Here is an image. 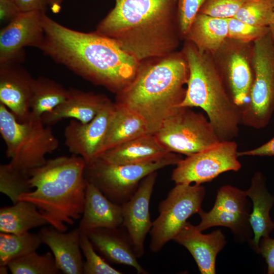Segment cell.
I'll return each mask as SVG.
<instances>
[{
	"label": "cell",
	"mask_w": 274,
	"mask_h": 274,
	"mask_svg": "<svg viewBox=\"0 0 274 274\" xmlns=\"http://www.w3.org/2000/svg\"><path fill=\"white\" fill-rule=\"evenodd\" d=\"M44 38L39 48L56 63L115 93L135 78L140 61L113 40L96 31L70 28L44 14Z\"/></svg>",
	"instance_id": "1"
},
{
	"label": "cell",
	"mask_w": 274,
	"mask_h": 274,
	"mask_svg": "<svg viewBox=\"0 0 274 274\" xmlns=\"http://www.w3.org/2000/svg\"><path fill=\"white\" fill-rule=\"evenodd\" d=\"M97 32L139 61L177 51L182 40L178 0H114Z\"/></svg>",
	"instance_id": "2"
},
{
	"label": "cell",
	"mask_w": 274,
	"mask_h": 274,
	"mask_svg": "<svg viewBox=\"0 0 274 274\" xmlns=\"http://www.w3.org/2000/svg\"><path fill=\"white\" fill-rule=\"evenodd\" d=\"M188 77V63L181 51L144 60L132 82L116 94L115 102L141 116L149 133L154 134L180 108Z\"/></svg>",
	"instance_id": "3"
},
{
	"label": "cell",
	"mask_w": 274,
	"mask_h": 274,
	"mask_svg": "<svg viewBox=\"0 0 274 274\" xmlns=\"http://www.w3.org/2000/svg\"><path fill=\"white\" fill-rule=\"evenodd\" d=\"M86 162L73 155L47 160L29 173L33 191L22 194L19 200L35 204L49 224L65 232L81 219L84 209L87 181Z\"/></svg>",
	"instance_id": "4"
},
{
	"label": "cell",
	"mask_w": 274,
	"mask_h": 274,
	"mask_svg": "<svg viewBox=\"0 0 274 274\" xmlns=\"http://www.w3.org/2000/svg\"><path fill=\"white\" fill-rule=\"evenodd\" d=\"M181 51L188 63L189 77L185 96L179 107L201 108L219 140H233L239 134L242 109L228 93L212 54L199 51L187 40Z\"/></svg>",
	"instance_id": "5"
},
{
	"label": "cell",
	"mask_w": 274,
	"mask_h": 274,
	"mask_svg": "<svg viewBox=\"0 0 274 274\" xmlns=\"http://www.w3.org/2000/svg\"><path fill=\"white\" fill-rule=\"evenodd\" d=\"M0 133L7 147L6 156L14 168L29 174L46 161V155L59 146L50 126L41 118L20 122L0 103Z\"/></svg>",
	"instance_id": "6"
},
{
	"label": "cell",
	"mask_w": 274,
	"mask_h": 274,
	"mask_svg": "<svg viewBox=\"0 0 274 274\" xmlns=\"http://www.w3.org/2000/svg\"><path fill=\"white\" fill-rule=\"evenodd\" d=\"M182 159L179 154L170 153L156 161L113 164L98 158L86 164L84 176L109 200L122 205L132 196L144 178L165 166L176 165Z\"/></svg>",
	"instance_id": "7"
},
{
	"label": "cell",
	"mask_w": 274,
	"mask_h": 274,
	"mask_svg": "<svg viewBox=\"0 0 274 274\" xmlns=\"http://www.w3.org/2000/svg\"><path fill=\"white\" fill-rule=\"evenodd\" d=\"M253 81L249 100L242 108L241 124L260 129L274 114V42L270 32L253 42Z\"/></svg>",
	"instance_id": "8"
},
{
	"label": "cell",
	"mask_w": 274,
	"mask_h": 274,
	"mask_svg": "<svg viewBox=\"0 0 274 274\" xmlns=\"http://www.w3.org/2000/svg\"><path fill=\"white\" fill-rule=\"evenodd\" d=\"M190 108H178L154 134L169 152L188 156L220 141L208 118Z\"/></svg>",
	"instance_id": "9"
},
{
	"label": "cell",
	"mask_w": 274,
	"mask_h": 274,
	"mask_svg": "<svg viewBox=\"0 0 274 274\" xmlns=\"http://www.w3.org/2000/svg\"><path fill=\"white\" fill-rule=\"evenodd\" d=\"M205 193V188L201 184H176L160 202L159 216L153 222L150 231L152 252H159L168 242L174 239L187 219L198 213L202 209Z\"/></svg>",
	"instance_id": "10"
},
{
	"label": "cell",
	"mask_w": 274,
	"mask_h": 274,
	"mask_svg": "<svg viewBox=\"0 0 274 274\" xmlns=\"http://www.w3.org/2000/svg\"><path fill=\"white\" fill-rule=\"evenodd\" d=\"M237 145L232 141H220L197 153L182 159L172 174L176 184H201L220 174L239 170Z\"/></svg>",
	"instance_id": "11"
},
{
	"label": "cell",
	"mask_w": 274,
	"mask_h": 274,
	"mask_svg": "<svg viewBox=\"0 0 274 274\" xmlns=\"http://www.w3.org/2000/svg\"><path fill=\"white\" fill-rule=\"evenodd\" d=\"M253 44L227 38L212 54L228 93L241 109L249 101L253 81Z\"/></svg>",
	"instance_id": "12"
},
{
	"label": "cell",
	"mask_w": 274,
	"mask_h": 274,
	"mask_svg": "<svg viewBox=\"0 0 274 274\" xmlns=\"http://www.w3.org/2000/svg\"><path fill=\"white\" fill-rule=\"evenodd\" d=\"M45 11L20 12L0 32V63H21L24 48L39 49L44 38Z\"/></svg>",
	"instance_id": "13"
},
{
	"label": "cell",
	"mask_w": 274,
	"mask_h": 274,
	"mask_svg": "<svg viewBox=\"0 0 274 274\" xmlns=\"http://www.w3.org/2000/svg\"><path fill=\"white\" fill-rule=\"evenodd\" d=\"M114 109L115 102L110 99L90 122L72 119L64 131L70 152L81 157L86 163L98 158L103 152Z\"/></svg>",
	"instance_id": "14"
},
{
	"label": "cell",
	"mask_w": 274,
	"mask_h": 274,
	"mask_svg": "<svg viewBox=\"0 0 274 274\" xmlns=\"http://www.w3.org/2000/svg\"><path fill=\"white\" fill-rule=\"evenodd\" d=\"M246 191L230 185L219 188L213 208L208 212H198L201 221L196 226L202 231L210 227L222 226L229 228L234 233H241L249 223Z\"/></svg>",
	"instance_id": "15"
},
{
	"label": "cell",
	"mask_w": 274,
	"mask_h": 274,
	"mask_svg": "<svg viewBox=\"0 0 274 274\" xmlns=\"http://www.w3.org/2000/svg\"><path fill=\"white\" fill-rule=\"evenodd\" d=\"M152 173L141 182L132 196L122 206L124 227L138 257L144 253L146 237L152 228L149 205L157 177Z\"/></svg>",
	"instance_id": "16"
},
{
	"label": "cell",
	"mask_w": 274,
	"mask_h": 274,
	"mask_svg": "<svg viewBox=\"0 0 274 274\" xmlns=\"http://www.w3.org/2000/svg\"><path fill=\"white\" fill-rule=\"evenodd\" d=\"M18 62L0 63V103L17 121L30 119V101L35 79Z\"/></svg>",
	"instance_id": "17"
},
{
	"label": "cell",
	"mask_w": 274,
	"mask_h": 274,
	"mask_svg": "<svg viewBox=\"0 0 274 274\" xmlns=\"http://www.w3.org/2000/svg\"><path fill=\"white\" fill-rule=\"evenodd\" d=\"M186 248L193 256L201 274L216 273L217 254L226 244L220 229L203 234L196 226L187 222L174 239Z\"/></svg>",
	"instance_id": "18"
},
{
	"label": "cell",
	"mask_w": 274,
	"mask_h": 274,
	"mask_svg": "<svg viewBox=\"0 0 274 274\" xmlns=\"http://www.w3.org/2000/svg\"><path fill=\"white\" fill-rule=\"evenodd\" d=\"M122 206L109 200L92 183L87 181L84 209L78 227L86 234L96 228L122 226Z\"/></svg>",
	"instance_id": "19"
},
{
	"label": "cell",
	"mask_w": 274,
	"mask_h": 274,
	"mask_svg": "<svg viewBox=\"0 0 274 274\" xmlns=\"http://www.w3.org/2000/svg\"><path fill=\"white\" fill-rule=\"evenodd\" d=\"M109 100L103 94L70 88L66 99L52 111L43 114L41 119L44 124L50 126L65 118L88 123Z\"/></svg>",
	"instance_id": "20"
},
{
	"label": "cell",
	"mask_w": 274,
	"mask_h": 274,
	"mask_svg": "<svg viewBox=\"0 0 274 274\" xmlns=\"http://www.w3.org/2000/svg\"><path fill=\"white\" fill-rule=\"evenodd\" d=\"M42 243L48 246L60 271L65 274H82L84 261L78 228L62 232L51 226L42 228L38 233Z\"/></svg>",
	"instance_id": "21"
},
{
	"label": "cell",
	"mask_w": 274,
	"mask_h": 274,
	"mask_svg": "<svg viewBox=\"0 0 274 274\" xmlns=\"http://www.w3.org/2000/svg\"><path fill=\"white\" fill-rule=\"evenodd\" d=\"M95 250L109 262L133 267L140 274L148 272L140 264L128 234L119 229L99 228L86 234Z\"/></svg>",
	"instance_id": "22"
},
{
	"label": "cell",
	"mask_w": 274,
	"mask_h": 274,
	"mask_svg": "<svg viewBox=\"0 0 274 274\" xmlns=\"http://www.w3.org/2000/svg\"><path fill=\"white\" fill-rule=\"evenodd\" d=\"M245 191L253 202L249 221L254 233L252 245L258 252L261 238L268 236L274 229V222L269 214L274 204V196L268 191L265 177L259 172L254 174L250 186Z\"/></svg>",
	"instance_id": "23"
},
{
	"label": "cell",
	"mask_w": 274,
	"mask_h": 274,
	"mask_svg": "<svg viewBox=\"0 0 274 274\" xmlns=\"http://www.w3.org/2000/svg\"><path fill=\"white\" fill-rule=\"evenodd\" d=\"M170 153L154 134L147 133L105 151L98 158L113 164H137L156 161Z\"/></svg>",
	"instance_id": "24"
},
{
	"label": "cell",
	"mask_w": 274,
	"mask_h": 274,
	"mask_svg": "<svg viewBox=\"0 0 274 274\" xmlns=\"http://www.w3.org/2000/svg\"><path fill=\"white\" fill-rule=\"evenodd\" d=\"M227 38L226 19L198 13L184 40L193 43L199 51L213 54Z\"/></svg>",
	"instance_id": "25"
},
{
	"label": "cell",
	"mask_w": 274,
	"mask_h": 274,
	"mask_svg": "<svg viewBox=\"0 0 274 274\" xmlns=\"http://www.w3.org/2000/svg\"><path fill=\"white\" fill-rule=\"evenodd\" d=\"M147 133H149L147 124L141 116L131 109L115 102L114 111L103 152Z\"/></svg>",
	"instance_id": "26"
},
{
	"label": "cell",
	"mask_w": 274,
	"mask_h": 274,
	"mask_svg": "<svg viewBox=\"0 0 274 274\" xmlns=\"http://www.w3.org/2000/svg\"><path fill=\"white\" fill-rule=\"evenodd\" d=\"M48 224L36 206L29 201L19 200L0 209L1 232L22 234Z\"/></svg>",
	"instance_id": "27"
},
{
	"label": "cell",
	"mask_w": 274,
	"mask_h": 274,
	"mask_svg": "<svg viewBox=\"0 0 274 274\" xmlns=\"http://www.w3.org/2000/svg\"><path fill=\"white\" fill-rule=\"evenodd\" d=\"M66 89L59 83L41 76L35 79L30 101V118H40L64 101L67 96Z\"/></svg>",
	"instance_id": "28"
},
{
	"label": "cell",
	"mask_w": 274,
	"mask_h": 274,
	"mask_svg": "<svg viewBox=\"0 0 274 274\" xmlns=\"http://www.w3.org/2000/svg\"><path fill=\"white\" fill-rule=\"evenodd\" d=\"M42 244L38 234L0 233V266H7L12 260L36 251Z\"/></svg>",
	"instance_id": "29"
},
{
	"label": "cell",
	"mask_w": 274,
	"mask_h": 274,
	"mask_svg": "<svg viewBox=\"0 0 274 274\" xmlns=\"http://www.w3.org/2000/svg\"><path fill=\"white\" fill-rule=\"evenodd\" d=\"M7 266L13 274H57L60 272L51 252L40 255L35 251L11 261Z\"/></svg>",
	"instance_id": "30"
},
{
	"label": "cell",
	"mask_w": 274,
	"mask_h": 274,
	"mask_svg": "<svg viewBox=\"0 0 274 274\" xmlns=\"http://www.w3.org/2000/svg\"><path fill=\"white\" fill-rule=\"evenodd\" d=\"M29 179V174L13 167L9 163L0 165V192L13 204L19 201L22 194L31 191Z\"/></svg>",
	"instance_id": "31"
},
{
	"label": "cell",
	"mask_w": 274,
	"mask_h": 274,
	"mask_svg": "<svg viewBox=\"0 0 274 274\" xmlns=\"http://www.w3.org/2000/svg\"><path fill=\"white\" fill-rule=\"evenodd\" d=\"M273 13L274 0H249L233 17L255 26L269 27Z\"/></svg>",
	"instance_id": "32"
},
{
	"label": "cell",
	"mask_w": 274,
	"mask_h": 274,
	"mask_svg": "<svg viewBox=\"0 0 274 274\" xmlns=\"http://www.w3.org/2000/svg\"><path fill=\"white\" fill-rule=\"evenodd\" d=\"M80 244L86 259L83 262V274L122 273L111 266L105 259L96 253L95 249L86 234L81 233Z\"/></svg>",
	"instance_id": "33"
},
{
	"label": "cell",
	"mask_w": 274,
	"mask_h": 274,
	"mask_svg": "<svg viewBox=\"0 0 274 274\" xmlns=\"http://www.w3.org/2000/svg\"><path fill=\"white\" fill-rule=\"evenodd\" d=\"M228 38L238 41L253 43L270 32L269 27L255 26L234 17L226 18Z\"/></svg>",
	"instance_id": "34"
},
{
	"label": "cell",
	"mask_w": 274,
	"mask_h": 274,
	"mask_svg": "<svg viewBox=\"0 0 274 274\" xmlns=\"http://www.w3.org/2000/svg\"><path fill=\"white\" fill-rule=\"evenodd\" d=\"M249 0H207L198 13L221 18L233 17Z\"/></svg>",
	"instance_id": "35"
},
{
	"label": "cell",
	"mask_w": 274,
	"mask_h": 274,
	"mask_svg": "<svg viewBox=\"0 0 274 274\" xmlns=\"http://www.w3.org/2000/svg\"><path fill=\"white\" fill-rule=\"evenodd\" d=\"M207 0H178V18L182 40H185L190 26Z\"/></svg>",
	"instance_id": "36"
},
{
	"label": "cell",
	"mask_w": 274,
	"mask_h": 274,
	"mask_svg": "<svg viewBox=\"0 0 274 274\" xmlns=\"http://www.w3.org/2000/svg\"><path fill=\"white\" fill-rule=\"evenodd\" d=\"M258 253L264 258L267 265V273L274 274V239L269 236L261 238Z\"/></svg>",
	"instance_id": "37"
},
{
	"label": "cell",
	"mask_w": 274,
	"mask_h": 274,
	"mask_svg": "<svg viewBox=\"0 0 274 274\" xmlns=\"http://www.w3.org/2000/svg\"><path fill=\"white\" fill-rule=\"evenodd\" d=\"M20 12L13 0H0V19L2 22L9 23Z\"/></svg>",
	"instance_id": "38"
},
{
	"label": "cell",
	"mask_w": 274,
	"mask_h": 274,
	"mask_svg": "<svg viewBox=\"0 0 274 274\" xmlns=\"http://www.w3.org/2000/svg\"><path fill=\"white\" fill-rule=\"evenodd\" d=\"M239 156H274V136L269 141L256 148L238 152Z\"/></svg>",
	"instance_id": "39"
},
{
	"label": "cell",
	"mask_w": 274,
	"mask_h": 274,
	"mask_svg": "<svg viewBox=\"0 0 274 274\" xmlns=\"http://www.w3.org/2000/svg\"><path fill=\"white\" fill-rule=\"evenodd\" d=\"M20 11L43 10L45 9V0H13Z\"/></svg>",
	"instance_id": "40"
},
{
	"label": "cell",
	"mask_w": 274,
	"mask_h": 274,
	"mask_svg": "<svg viewBox=\"0 0 274 274\" xmlns=\"http://www.w3.org/2000/svg\"><path fill=\"white\" fill-rule=\"evenodd\" d=\"M63 0H45L46 5L49 6L54 13H58L61 9V5Z\"/></svg>",
	"instance_id": "41"
},
{
	"label": "cell",
	"mask_w": 274,
	"mask_h": 274,
	"mask_svg": "<svg viewBox=\"0 0 274 274\" xmlns=\"http://www.w3.org/2000/svg\"><path fill=\"white\" fill-rule=\"evenodd\" d=\"M269 28H270V33L272 38V39L274 42V13H273V21L270 26H269Z\"/></svg>",
	"instance_id": "42"
},
{
	"label": "cell",
	"mask_w": 274,
	"mask_h": 274,
	"mask_svg": "<svg viewBox=\"0 0 274 274\" xmlns=\"http://www.w3.org/2000/svg\"><path fill=\"white\" fill-rule=\"evenodd\" d=\"M7 266H0V273L1 274H6L8 273L7 272Z\"/></svg>",
	"instance_id": "43"
}]
</instances>
